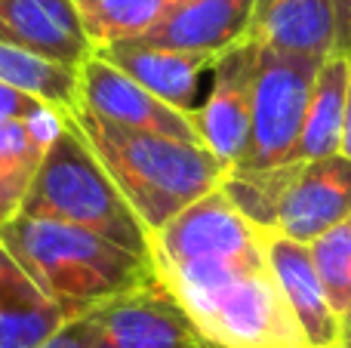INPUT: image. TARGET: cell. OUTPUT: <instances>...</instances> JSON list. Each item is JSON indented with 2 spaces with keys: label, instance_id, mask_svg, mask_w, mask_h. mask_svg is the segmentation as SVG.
Here are the masks:
<instances>
[{
  "label": "cell",
  "instance_id": "cell-1",
  "mask_svg": "<svg viewBox=\"0 0 351 348\" xmlns=\"http://www.w3.org/2000/svg\"><path fill=\"white\" fill-rule=\"evenodd\" d=\"M158 277L219 348H311L268 265V250L158 262Z\"/></svg>",
  "mask_w": 351,
  "mask_h": 348
},
{
  "label": "cell",
  "instance_id": "cell-2",
  "mask_svg": "<svg viewBox=\"0 0 351 348\" xmlns=\"http://www.w3.org/2000/svg\"><path fill=\"white\" fill-rule=\"evenodd\" d=\"M0 247L12 253L68 321L160 281L152 259L68 222L19 216L0 228Z\"/></svg>",
  "mask_w": 351,
  "mask_h": 348
},
{
  "label": "cell",
  "instance_id": "cell-3",
  "mask_svg": "<svg viewBox=\"0 0 351 348\" xmlns=\"http://www.w3.org/2000/svg\"><path fill=\"white\" fill-rule=\"evenodd\" d=\"M68 121L93 148L148 234H158L191 203L219 191L228 176V166L204 145L105 123L84 111H71Z\"/></svg>",
  "mask_w": 351,
  "mask_h": 348
},
{
  "label": "cell",
  "instance_id": "cell-4",
  "mask_svg": "<svg viewBox=\"0 0 351 348\" xmlns=\"http://www.w3.org/2000/svg\"><path fill=\"white\" fill-rule=\"evenodd\" d=\"M22 216L31 219H53L86 228L136 256L152 259V234L133 213L127 197L121 195L93 148L84 142L71 121L65 133L47 151ZM154 262V259H152Z\"/></svg>",
  "mask_w": 351,
  "mask_h": 348
},
{
  "label": "cell",
  "instance_id": "cell-5",
  "mask_svg": "<svg viewBox=\"0 0 351 348\" xmlns=\"http://www.w3.org/2000/svg\"><path fill=\"white\" fill-rule=\"evenodd\" d=\"M222 195L256 228L308 247L351 219V160H293L274 170H228Z\"/></svg>",
  "mask_w": 351,
  "mask_h": 348
},
{
  "label": "cell",
  "instance_id": "cell-6",
  "mask_svg": "<svg viewBox=\"0 0 351 348\" xmlns=\"http://www.w3.org/2000/svg\"><path fill=\"white\" fill-rule=\"evenodd\" d=\"M327 62V59H324ZM321 59L259 49L253 86V127L243 160L234 170H274L296 160L305 114L315 92Z\"/></svg>",
  "mask_w": 351,
  "mask_h": 348
},
{
  "label": "cell",
  "instance_id": "cell-7",
  "mask_svg": "<svg viewBox=\"0 0 351 348\" xmlns=\"http://www.w3.org/2000/svg\"><path fill=\"white\" fill-rule=\"evenodd\" d=\"M77 111L105 123L145 129V133L200 145L194 114H185V111L167 105L164 99L148 92L142 84H136L130 74L105 62L99 53H93L77 68Z\"/></svg>",
  "mask_w": 351,
  "mask_h": 348
},
{
  "label": "cell",
  "instance_id": "cell-8",
  "mask_svg": "<svg viewBox=\"0 0 351 348\" xmlns=\"http://www.w3.org/2000/svg\"><path fill=\"white\" fill-rule=\"evenodd\" d=\"M256 65H259V47L256 43L243 40L234 49H228L213 68L210 96L194 111L200 145L216 160H222L228 170L241 164L250 145Z\"/></svg>",
  "mask_w": 351,
  "mask_h": 348
},
{
  "label": "cell",
  "instance_id": "cell-9",
  "mask_svg": "<svg viewBox=\"0 0 351 348\" xmlns=\"http://www.w3.org/2000/svg\"><path fill=\"white\" fill-rule=\"evenodd\" d=\"M102 333L117 348H204L213 345L204 339L188 312L179 306V299L164 287L133 290L121 299L99 308Z\"/></svg>",
  "mask_w": 351,
  "mask_h": 348
},
{
  "label": "cell",
  "instance_id": "cell-10",
  "mask_svg": "<svg viewBox=\"0 0 351 348\" xmlns=\"http://www.w3.org/2000/svg\"><path fill=\"white\" fill-rule=\"evenodd\" d=\"M0 43L68 68L96 53L71 0H0Z\"/></svg>",
  "mask_w": 351,
  "mask_h": 348
},
{
  "label": "cell",
  "instance_id": "cell-11",
  "mask_svg": "<svg viewBox=\"0 0 351 348\" xmlns=\"http://www.w3.org/2000/svg\"><path fill=\"white\" fill-rule=\"evenodd\" d=\"M256 0H179L145 37L130 43L225 55L247 40Z\"/></svg>",
  "mask_w": 351,
  "mask_h": 348
},
{
  "label": "cell",
  "instance_id": "cell-12",
  "mask_svg": "<svg viewBox=\"0 0 351 348\" xmlns=\"http://www.w3.org/2000/svg\"><path fill=\"white\" fill-rule=\"evenodd\" d=\"M265 250L274 281H278L284 299L290 302L308 345L336 348V343H339V314L333 312L327 299V290H324L321 275L315 269L311 250L299 240L271 232H265Z\"/></svg>",
  "mask_w": 351,
  "mask_h": 348
},
{
  "label": "cell",
  "instance_id": "cell-13",
  "mask_svg": "<svg viewBox=\"0 0 351 348\" xmlns=\"http://www.w3.org/2000/svg\"><path fill=\"white\" fill-rule=\"evenodd\" d=\"M247 40L271 53L330 59L336 53L333 0H256Z\"/></svg>",
  "mask_w": 351,
  "mask_h": 348
},
{
  "label": "cell",
  "instance_id": "cell-14",
  "mask_svg": "<svg viewBox=\"0 0 351 348\" xmlns=\"http://www.w3.org/2000/svg\"><path fill=\"white\" fill-rule=\"evenodd\" d=\"M105 62L121 68L123 74L142 84L148 92L164 99L167 105L194 114L197 111V84L206 68H216L222 55L182 53V49L142 47V43H111L96 49Z\"/></svg>",
  "mask_w": 351,
  "mask_h": 348
},
{
  "label": "cell",
  "instance_id": "cell-15",
  "mask_svg": "<svg viewBox=\"0 0 351 348\" xmlns=\"http://www.w3.org/2000/svg\"><path fill=\"white\" fill-rule=\"evenodd\" d=\"M65 321V312L0 247V348H37Z\"/></svg>",
  "mask_w": 351,
  "mask_h": 348
},
{
  "label": "cell",
  "instance_id": "cell-16",
  "mask_svg": "<svg viewBox=\"0 0 351 348\" xmlns=\"http://www.w3.org/2000/svg\"><path fill=\"white\" fill-rule=\"evenodd\" d=\"M348 55L333 53L321 65L315 80V92L305 114L302 139L296 148V160H321L339 154L342 123H346V96H348Z\"/></svg>",
  "mask_w": 351,
  "mask_h": 348
},
{
  "label": "cell",
  "instance_id": "cell-17",
  "mask_svg": "<svg viewBox=\"0 0 351 348\" xmlns=\"http://www.w3.org/2000/svg\"><path fill=\"white\" fill-rule=\"evenodd\" d=\"M0 84L43 105H53L62 114L77 111V68L40 59L10 43H0Z\"/></svg>",
  "mask_w": 351,
  "mask_h": 348
},
{
  "label": "cell",
  "instance_id": "cell-18",
  "mask_svg": "<svg viewBox=\"0 0 351 348\" xmlns=\"http://www.w3.org/2000/svg\"><path fill=\"white\" fill-rule=\"evenodd\" d=\"M93 47L145 37L179 0H71Z\"/></svg>",
  "mask_w": 351,
  "mask_h": 348
},
{
  "label": "cell",
  "instance_id": "cell-19",
  "mask_svg": "<svg viewBox=\"0 0 351 348\" xmlns=\"http://www.w3.org/2000/svg\"><path fill=\"white\" fill-rule=\"evenodd\" d=\"M43 158L25 121H0V228L22 216Z\"/></svg>",
  "mask_w": 351,
  "mask_h": 348
},
{
  "label": "cell",
  "instance_id": "cell-20",
  "mask_svg": "<svg viewBox=\"0 0 351 348\" xmlns=\"http://www.w3.org/2000/svg\"><path fill=\"white\" fill-rule=\"evenodd\" d=\"M315 269L321 275V284L327 290V299L336 314H342L351 306V219L339 222L308 244Z\"/></svg>",
  "mask_w": 351,
  "mask_h": 348
},
{
  "label": "cell",
  "instance_id": "cell-21",
  "mask_svg": "<svg viewBox=\"0 0 351 348\" xmlns=\"http://www.w3.org/2000/svg\"><path fill=\"white\" fill-rule=\"evenodd\" d=\"M102 336V324H99V314H80V318H71L53 333L43 345L37 348H93L96 339Z\"/></svg>",
  "mask_w": 351,
  "mask_h": 348
},
{
  "label": "cell",
  "instance_id": "cell-22",
  "mask_svg": "<svg viewBox=\"0 0 351 348\" xmlns=\"http://www.w3.org/2000/svg\"><path fill=\"white\" fill-rule=\"evenodd\" d=\"M37 105H40L37 99L0 84V121H25L28 114H34Z\"/></svg>",
  "mask_w": 351,
  "mask_h": 348
},
{
  "label": "cell",
  "instance_id": "cell-23",
  "mask_svg": "<svg viewBox=\"0 0 351 348\" xmlns=\"http://www.w3.org/2000/svg\"><path fill=\"white\" fill-rule=\"evenodd\" d=\"M336 10V53L351 55V0H333Z\"/></svg>",
  "mask_w": 351,
  "mask_h": 348
},
{
  "label": "cell",
  "instance_id": "cell-24",
  "mask_svg": "<svg viewBox=\"0 0 351 348\" xmlns=\"http://www.w3.org/2000/svg\"><path fill=\"white\" fill-rule=\"evenodd\" d=\"M351 62V55H348ZM339 154L351 160V68H348V96H346V123H342V145H339Z\"/></svg>",
  "mask_w": 351,
  "mask_h": 348
},
{
  "label": "cell",
  "instance_id": "cell-25",
  "mask_svg": "<svg viewBox=\"0 0 351 348\" xmlns=\"http://www.w3.org/2000/svg\"><path fill=\"white\" fill-rule=\"evenodd\" d=\"M336 348H351V306L339 314V343Z\"/></svg>",
  "mask_w": 351,
  "mask_h": 348
},
{
  "label": "cell",
  "instance_id": "cell-26",
  "mask_svg": "<svg viewBox=\"0 0 351 348\" xmlns=\"http://www.w3.org/2000/svg\"><path fill=\"white\" fill-rule=\"evenodd\" d=\"M93 348H117V345L111 343V339H108V336H105V333H102V336L96 339V345H93Z\"/></svg>",
  "mask_w": 351,
  "mask_h": 348
},
{
  "label": "cell",
  "instance_id": "cell-27",
  "mask_svg": "<svg viewBox=\"0 0 351 348\" xmlns=\"http://www.w3.org/2000/svg\"><path fill=\"white\" fill-rule=\"evenodd\" d=\"M204 348H219V345H204Z\"/></svg>",
  "mask_w": 351,
  "mask_h": 348
}]
</instances>
